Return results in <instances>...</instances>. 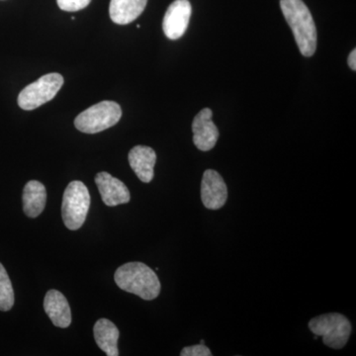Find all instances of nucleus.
<instances>
[{"label":"nucleus","mask_w":356,"mask_h":356,"mask_svg":"<svg viewBox=\"0 0 356 356\" xmlns=\"http://www.w3.org/2000/svg\"><path fill=\"white\" fill-rule=\"evenodd\" d=\"M348 65L353 70H356V50L353 49V51H350V56H348Z\"/></svg>","instance_id":"nucleus-19"},{"label":"nucleus","mask_w":356,"mask_h":356,"mask_svg":"<svg viewBox=\"0 0 356 356\" xmlns=\"http://www.w3.org/2000/svg\"><path fill=\"white\" fill-rule=\"evenodd\" d=\"M95 339L100 350L106 355L118 356V339L120 336L118 327L107 318H100L95 325Z\"/></svg>","instance_id":"nucleus-14"},{"label":"nucleus","mask_w":356,"mask_h":356,"mask_svg":"<svg viewBox=\"0 0 356 356\" xmlns=\"http://www.w3.org/2000/svg\"><path fill=\"white\" fill-rule=\"evenodd\" d=\"M212 110L204 108L192 122L194 145L202 152L211 151L219 139V130L212 121Z\"/></svg>","instance_id":"nucleus-9"},{"label":"nucleus","mask_w":356,"mask_h":356,"mask_svg":"<svg viewBox=\"0 0 356 356\" xmlns=\"http://www.w3.org/2000/svg\"><path fill=\"white\" fill-rule=\"evenodd\" d=\"M95 184L102 195V201L109 207L126 204L130 201L131 195L128 187L118 178L110 173L102 172L95 177Z\"/></svg>","instance_id":"nucleus-10"},{"label":"nucleus","mask_w":356,"mask_h":356,"mask_svg":"<svg viewBox=\"0 0 356 356\" xmlns=\"http://www.w3.org/2000/svg\"><path fill=\"white\" fill-rule=\"evenodd\" d=\"M14 305V291L10 278L4 266L0 264V311L11 310Z\"/></svg>","instance_id":"nucleus-16"},{"label":"nucleus","mask_w":356,"mask_h":356,"mask_svg":"<svg viewBox=\"0 0 356 356\" xmlns=\"http://www.w3.org/2000/svg\"><path fill=\"white\" fill-rule=\"evenodd\" d=\"M200 343L204 344V343H205V341H204L203 339H202V341H200Z\"/></svg>","instance_id":"nucleus-20"},{"label":"nucleus","mask_w":356,"mask_h":356,"mask_svg":"<svg viewBox=\"0 0 356 356\" xmlns=\"http://www.w3.org/2000/svg\"><path fill=\"white\" fill-rule=\"evenodd\" d=\"M181 356H211L212 353L205 344H196V346H186L180 353Z\"/></svg>","instance_id":"nucleus-18"},{"label":"nucleus","mask_w":356,"mask_h":356,"mask_svg":"<svg viewBox=\"0 0 356 356\" xmlns=\"http://www.w3.org/2000/svg\"><path fill=\"white\" fill-rule=\"evenodd\" d=\"M64 84V77L57 72L44 74L38 81L30 83L18 95L20 108L34 110L51 102Z\"/></svg>","instance_id":"nucleus-6"},{"label":"nucleus","mask_w":356,"mask_h":356,"mask_svg":"<svg viewBox=\"0 0 356 356\" xmlns=\"http://www.w3.org/2000/svg\"><path fill=\"white\" fill-rule=\"evenodd\" d=\"M280 7L302 55L312 57L317 50L318 33L308 7L302 0H280Z\"/></svg>","instance_id":"nucleus-1"},{"label":"nucleus","mask_w":356,"mask_h":356,"mask_svg":"<svg viewBox=\"0 0 356 356\" xmlns=\"http://www.w3.org/2000/svg\"><path fill=\"white\" fill-rule=\"evenodd\" d=\"M22 200L25 214L30 218L38 217L46 206V187L37 180H31L23 189Z\"/></svg>","instance_id":"nucleus-15"},{"label":"nucleus","mask_w":356,"mask_h":356,"mask_svg":"<svg viewBox=\"0 0 356 356\" xmlns=\"http://www.w3.org/2000/svg\"><path fill=\"white\" fill-rule=\"evenodd\" d=\"M115 282L124 291L144 300H154L161 293V281L153 270L142 262H129L117 269Z\"/></svg>","instance_id":"nucleus-2"},{"label":"nucleus","mask_w":356,"mask_h":356,"mask_svg":"<svg viewBox=\"0 0 356 356\" xmlns=\"http://www.w3.org/2000/svg\"><path fill=\"white\" fill-rule=\"evenodd\" d=\"M90 207V194L83 182L74 180L65 188L62 215L65 227L72 231L81 228Z\"/></svg>","instance_id":"nucleus-4"},{"label":"nucleus","mask_w":356,"mask_h":356,"mask_svg":"<svg viewBox=\"0 0 356 356\" xmlns=\"http://www.w3.org/2000/svg\"><path fill=\"white\" fill-rule=\"evenodd\" d=\"M91 0H57L58 6L67 13L81 10L90 3Z\"/></svg>","instance_id":"nucleus-17"},{"label":"nucleus","mask_w":356,"mask_h":356,"mask_svg":"<svg viewBox=\"0 0 356 356\" xmlns=\"http://www.w3.org/2000/svg\"><path fill=\"white\" fill-rule=\"evenodd\" d=\"M121 117L120 105L105 100L81 112L74 120V126L81 132L96 134L113 127Z\"/></svg>","instance_id":"nucleus-5"},{"label":"nucleus","mask_w":356,"mask_h":356,"mask_svg":"<svg viewBox=\"0 0 356 356\" xmlns=\"http://www.w3.org/2000/svg\"><path fill=\"white\" fill-rule=\"evenodd\" d=\"M192 7L188 0H175L166 10L163 21L165 36L177 40L184 36L191 21Z\"/></svg>","instance_id":"nucleus-7"},{"label":"nucleus","mask_w":356,"mask_h":356,"mask_svg":"<svg viewBox=\"0 0 356 356\" xmlns=\"http://www.w3.org/2000/svg\"><path fill=\"white\" fill-rule=\"evenodd\" d=\"M309 329L314 334L323 337L325 346L341 350L348 343L351 334L348 318L339 313H329L312 318Z\"/></svg>","instance_id":"nucleus-3"},{"label":"nucleus","mask_w":356,"mask_h":356,"mask_svg":"<svg viewBox=\"0 0 356 356\" xmlns=\"http://www.w3.org/2000/svg\"><path fill=\"white\" fill-rule=\"evenodd\" d=\"M129 163L140 181L149 184L154 178V168L156 161V154L152 147L136 146L128 156Z\"/></svg>","instance_id":"nucleus-11"},{"label":"nucleus","mask_w":356,"mask_h":356,"mask_svg":"<svg viewBox=\"0 0 356 356\" xmlns=\"http://www.w3.org/2000/svg\"><path fill=\"white\" fill-rule=\"evenodd\" d=\"M228 188L219 172L207 170L201 182V200L209 210H219L227 202Z\"/></svg>","instance_id":"nucleus-8"},{"label":"nucleus","mask_w":356,"mask_h":356,"mask_svg":"<svg viewBox=\"0 0 356 356\" xmlns=\"http://www.w3.org/2000/svg\"><path fill=\"white\" fill-rule=\"evenodd\" d=\"M44 309L56 327H70L72 323V311L69 302L64 295L58 290H50L44 300Z\"/></svg>","instance_id":"nucleus-12"},{"label":"nucleus","mask_w":356,"mask_h":356,"mask_svg":"<svg viewBox=\"0 0 356 356\" xmlns=\"http://www.w3.org/2000/svg\"><path fill=\"white\" fill-rule=\"evenodd\" d=\"M147 0H111L110 18L118 25H127L144 13Z\"/></svg>","instance_id":"nucleus-13"}]
</instances>
